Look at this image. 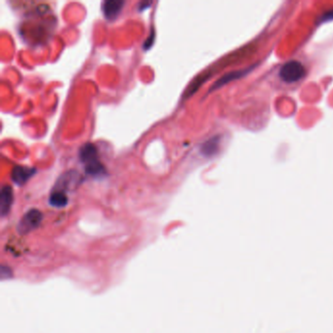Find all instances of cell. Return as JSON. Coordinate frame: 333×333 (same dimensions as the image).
I'll return each mask as SVG.
<instances>
[{
    "label": "cell",
    "instance_id": "obj_1",
    "mask_svg": "<svg viewBox=\"0 0 333 333\" xmlns=\"http://www.w3.org/2000/svg\"><path fill=\"white\" fill-rule=\"evenodd\" d=\"M78 157H79L80 161L84 164L85 172L88 175L93 176V177H98V176L101 177L104 174H106L104 165L99 160L97 149L93 144H91V143L84 144L79 149Z\"/></svg>",
    "mask_w": 333,
    "mask_h": 333
},
{
    "label": "cell",
    "instance_id": "obj_2",
    "mask_svg": "<svg viewBox=\"0 0 333 333\" xmlns=\"http://www.w3.org/2000/svg\"><path fill=\"white\" fill-rule=\"evenodd\" d=\"M43 214L38 209H31L26 212L21 218L17 226L18 233L20 235H28L38 228L42 222Z\"/></svg>",
    "mask_w": 333,
    "mask_h": 333
},
{
    "label": "cell",
    "instance_id": "obj_3",
    "mask_svg": "<svg viewBox=\"0 0 333 333\" xmlns=\"http://www.w3.org/2000/svg\"><path fill=\"white\" fill-rule=\"evenodd\" d=\"M306 75V69L298 61H289L285 63L280 70L281 79L287 83L301 80Z\"/></svg>",
    "mask_w": 333,
    "mask_h": 333
},
{
    "label": "cell",
    "instance_id": "obj_4",
    "mask_svg": "<svg viewBox=\"0 0 333 333\" xmlns=\"http://www.w3.org/2000/svg\"><path fill=\"white\" fill-rule=\"evenodd\" d=\"M81 180L82 177L77 171L75 170L67 171L60 176L56 185L54 186L53 191H61L66 193L67 191H70L71 189H75L79 185Z\"/></svg>",
    "mask_w": 333,
    "mask_h": 333
},
{
    "label": "cell",
    "instance_id": "obj_5",
    "mask_svg": "<svg viewBox=\"0 0 333 333\" xmlns=\"http://www.w3.org/2000/svg\"><path fill=\"white\" fill-rule=\"evenodd\" d=\"M36 169L34 167H27L23 165H16L11 173L12 181L18 185L22 186L28 182V180L35 175Z\"/></svg>",
    "mask_w": 333,
    "mask_h": 333
},
{
    "label": "cell",
    "instance_id": "obj_6",
    "mask_svg": "<svg viewBox=\"0 0 333 333\" xmlns=\"http://www.w3.org/2000/svg\"><path fill=\"white\" fill-rule=\"evenodd\" d=\"M125 2L123 0H105L103 2L102 10L106 20L113 21L119 17Z\"/></svg>",
    "mask_w": 333,
    "mask_h": 333
},
{
    "label": "cell",
    "instance_id": "obj_7",
    "mask_svg": "<svg viewBox=\"0 0 333 333\" xmlns=\"http://www.w3.org/2000/svg\"><path fill=\"white\" fill-rule=\"evenodd\" d=\"M13 200L14 195L12 188L8 185L3 186L0 193V213L2 217H5L9 214L13 204Z\"/></svg>",
    "mask_w": 333,
    "mask_h": 333
},
{
    "label": "cell",
    "instance_id": "obj_8",
    "mask_svg": "<svg viewBox=\"0 0 333 333\" xmlns=\"http://www.w3.org/2000/svg\"><path fill=\"white\" fill-rule=\"evenodd\" d=\"M69 203V197L66 193L61 191H52L49 196V204L53 207L63 208Z\"/></svg>",
    "mask_w": 333,
    "mask_h": 333
},
{
    "label": "cell",
    "instance_id": "obj_9",
    "mask_svg": "<svg viewBox=\"0 0 333 333\" xmlns=\"http://www.w3.org/2000/svg\"><path fill=\"white\" fill-rule=\"evenodd\" d=\"M218 143H219V140L217 137H214L210 140L207 141L206 143H204V145L201 148L202 154L205 156L213 155L218 149Z\"/></svg>",
    "mask_w": 333,
    "mask_h": 333
},
{
    "label": "cell",
    "instance_id": "obj_10",
    "mask_svg": "<svg viewBox=\"0 0 333 333\" xmlns=\"http://www.w3.org/2000/svg\"><path fill=\"white\" fill-rule=\"evenodd\" d=\"M154 38H155V32H154V30H152V34H151V37L149 38L148 37V39L146 40V42L144 43V49H149V48H151V46L153 45V43H154Z\"/></svg>",
    "mask_w": 333,
    "mask_h": 333
},
{
    "label": "cell",
    "instance_id": "obj_11",
    "mask_svg": "<svg viewBox=\"0 0 333 333\" xmlns=\"http://www.w3.org/2000/svg\"><path fill=\"white\" fill-rule=\"evenodd\" d=\"M333 20V10L323 15V21H331Z\"/></svg>",
    "mask_w": 333,
    "mask_h": 333
}]
</instances>
